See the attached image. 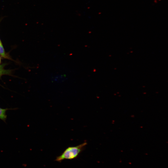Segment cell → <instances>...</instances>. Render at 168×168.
I'll return each instance as SVG.
<instances>
[{"mask_svg": "<svg viewBox=\"0 0 168 168\" xmlns=\"http://www.w3.org/2000/svg\"><path fill=\"white\" fill-rule=\"evenodd\" d=\"M65 77L63 75H58L53 77L52 80L56 82H62L65 80Z\"/></svg>", "mask_w": 168, "mask_h": 168, "instance_id": "obj_4", "label": "cell"}, {"mask_svg": "<svg viewBox=\"0 0 168 168\" xmlns=\"http://www.w3.org/2000/svg\"><path fill=\"white\" fill-rule=\"evenodd\" d=\"M0 55L4 58H9L6 54L4 49L1 40L0 39Z\"/></svg>", "mask_w": 168, "mask_h": 168, "instance_id": "obj_3", "label": "cell"}, {"mask_svg": "<svg viewBox=\"0 0 168 168\" xmlns=\"http://www.w3.org/2000/svg\"><path fill=\"white\" fill-rule=\"evenodd\" d=\"M0 63H1V58L0 57Z\"/></svg>", "mask_w": 168, "mask_h": 168, "instance_id": "obj_6", "label": "cell"}, {"mask_svg": "<svg viewBox=\"0 0 168 168\" xmlns=\"http://www.w3.org/2000/svg\"><path fill=\"white\" fill-rule=\"evenodd\" d=\"M87 144V142H85L76 146L68 147L60 155L56 158L55 161L61 162L65 159H75L82 151Z\"/></svg>", "mask_w": 168, "mask_h": 168, "instance_id": "obj_1", "label": "cell"}, {"mask_svg": "<svg viewBox=\"0 0 168 168\" xmlns=\"http://www.w3.org/2000/svg\"><path fill=\"white\" fill-rule=\"evenodd\" d=\"M1 70H0V75H1Z\"/></svg>", "mask_w": 168, "mask_h": 168, "instance_id": "obj_5", "label": "cell"}, {"mask_svg": "<svg viewBox=\"0 0 168 168\" xmlns=\"http://www.w3.org/2000/svg\"><path fill=\"white\" fill-rule=\"evenodd\" d=\"M8 109H3L0 107V119L4 122H6L7 118L6 111Z\"/></svg>", "mask_w": 168, "mask_h": 168, "instance_id": "obj_2", "label": "cell"}]
</instances>
